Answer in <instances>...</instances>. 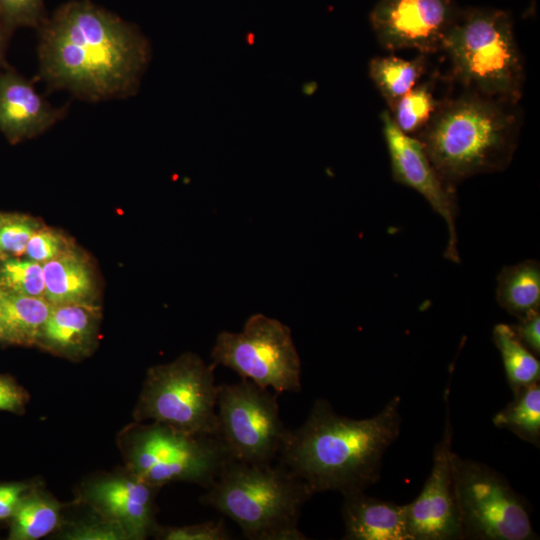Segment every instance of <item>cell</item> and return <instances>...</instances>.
I'll return each instance as SVG.
<instances>
[{"instance_id": "cell-1", "label": "cell", "mask_w": 540, "mask_h": 540, "mask_svg": "<svg viewBox=\"0 0 540 540\" xmlns=\"http://www.w3.org/2000/svg\"><path fill=\"white\" fill-rule=\"evenodd\" d=\"M41 28L40 72L52 87L90 101L136 91L151 51L130 24L90 2L74 1Z\"/></svg>"}, {"instance_id": "cell-2", "label": "cell", "mask_w": 540, "mask_h": 540, "mask_svg": "<svg viewBox=\"0 0 540 540\" xmlns=\"http://www.w3.org/2000/svg\"><path fill=\"white\" fill-rule=\"evenodd\" d=\"M401 397L365 419L338 414L326 399H316L304 423L289 430L279 464L315 494L365 491L381 476L383 457L400 434Z\"/></svg>"}, {"instance_id": "cell-3", "label": "cell", "mask_w": 540, "mask_h": 540, "mask_svg": "<svg viewBox=\"0 0 540 540\" xmlns=\"http://www.w3.org/2000/svg\"><path fill=\"white\" fill-rule=\"evenodd\" d=\"M521 125L519 104L462 90L444 99L415 138L443 181L456 190L472 176L505 170Z\"/></svg>"}, {"instance_id": "cell-4", "label": "cell", "mask_w": 540, "mask_h": 540, "mask_svg": "<svg viewBox=\"0 0 540 540\" xmlns=\"http://www.w3.org/2000/svg\"><path fill=\"white\" fill-rule=\"evenodd\" d=\"M311 489L281 464L230 460L201 496L231 518L250 540H305L298 528Z\"/></svg>"}, {"instance_id": "cell-5", "label": "cell", "mask_w": 540, "mask_h": 540, "mask_svg": "<svg viewBox=\"0 0 540 540\" xmlns=\"http://www.w3.org/2000/svg\"><path fill=\"white\" fill-rule=\"evenodd\" d=\"M442 52L450 63V81L462 90L519 104L525 69L508 12L459 9Z\"/></svg>"}, {"instance_id": "cell-6", "label": "cell", "mask_w": 540, "mask_h": 540, "mask_svg": "<svg viewBox=\"0 0 540 540\" xmlns=\"http://www.w3.org/2000/svg\"><path fill=\"white\" fill-rule=\"evenodd\" d=\"M119 441L126 469L158 489L174 482L207 489L233 459L219 435L186 433L158 422H136Z\"/></svg>"}, {"instance_id": "cell-7", "label": "cell", "mask_w": 540, "mask_h": 540, "mask_svg": "<svg viewBox=\"0 0 540 540\" xmlns=\"http://www.w3.org/2000/svg\"><path fill=\"white\" fill-rule=\"evenodd\" d=\"M214 369L191 352L151 367L133 413L136 422L150 420L186 433L218 435Z\"/></svg>"}, {"instance_id": "cell-8", "label": "cell", "mask_w": 540, "mask_h": 540, "mask_svg": "<svg viewBox=\"0 0 540 540\" xmlns=\"http://www.w3.org/2000/svg\"><path fill=\"white\" fill-rule=\"evenodd\" d=\"M454 491L463 539L533 540L522 497L491 467L452 452Z\"/></svg>"}, {"instance_id": "cell-9", "label": "cell", "mask_w": 540, "mask_h": 540, "mask_svg": "<svg viewBox=\"0 0 540 540\" xmlns=\"http://www.w3.org/2000/svg\"><path fill=\"white\" fill-rule=\"evenodd\" d=\"M211 358L214 366L223 365L277 394L301 390V361L291 330L263 314L250 316L239 333L220 332Z\"/></svg>"}, {"instance_id": "cell-10", "label": "cell", "mask_w": 540, "mask_h": 540, "mask_svg": "<svg viewBox=\"0 0 540 540\" xmlns=\"http://www.w3.org/2000/svg\"><path fill=\"white\" fill-rule=\"evenodd\" d=\"M277 393L241 378L218 385V435L234 460L271 464L289 433L280 417Z\"/></svg>"}, {"instance_id": "cell-11", "label": "cell", "mask_w": 540, "mask_h": 540, "mask_svg": "<svg viewBox=\"0 0 540 540\" xmlns=\"http://www.w3.org/2000/svg\"><path fill=\"white\" fill-rule=\"evenodd\" d=\"M458 12L453 0H379L369 19L384 49L430 55L442 52Z\"/></svg>"}, {"instance_id": "cell-12", "label": "cell", "mask_w": 540, "mask_h": 540, "mask_svg": "<svg viewBox=\"0 0 540 540\" xmlns=\"http://www.w3.org/2000/svg\"><path fill=\"white\" fill-rule=\"evenodd\" d=\"M445 404V428L433 451L432 469L417 498L405 504L411 540L463 539L452 471L449 387L445 391Z\"/></svg>"}, {"instance_id": "cell-13", "label": "cell", "mask_w": 540, "mask_h": 540, "mask_svg": "<svg viewBox=\"0 0 540 540\" xmlns=\"http://www.w3.org/2000/svg\"><path fill=\"white\" fill-rule=\"evenodd\" d=\"M393 179L420 193L447 224L448 243L444 256L458 263L456 190L449 187L428 159L420 141L402 132L386 109L380 115Z\"/></svg>"}, {"instance_id": "cell-14", "label": "cell", "mask_w": 540, "mask_h": 540, "mask_svg": "<svg viewBox=\"0 0 540 540\" xmlns=\"http://www.w3.org/2000/svg\"><path fill=\"white\" fill-rule=\"evenodd\" d=\"M158 488L126 469L85 484L82 499L92 510L119 525L128 539L142 540L154 535L156 523L155 497Z\"/></svg>"}, {"instance_id": "cell-15", "label": "cell", "mask_w": 540, "mask_h": 540, "mask_svg": "<svg viewBox=\"0 0 540 540\" xmlns=\"http://www.w3.org/2000/svg\"><path fill=\"white\" fill-rule=\"evenodd\" d=\"M62 115L22 76L12 71L0 74V131L11 143L43 133Z\"/></svg>"}, {"instance_id": "cell-16", "label": "cell", "mask_w": 540, "mask_h": 540, "mask_svg": "<svg viewBox=\"0 0 540 540\" xmlns=\"http://www.w3.org/2000/svg\"><path fill=\"white\" fill-rule=\"evenodd\" d=\"M99 321L94 303L53 305L36 345L67 359L83 358L93 349Z\"/></svg>"}, {"instance_id": "cell-17", "label": "cell", "mask_w": 540, "mask_h": 540, "mask_svg": "<svg viewBox=\"0 0 540 540\" xmlns=\"http://www.w3.org/2000/svg\"><path fill=\"white\" fill-rule=\"evenodd\" d=\"M344 540H411L405 504L358 491L343 495Z\"/></svg>"}, {"instance_id": "cell-18", "label": "cell", "mask_w": 540, "mask_h": 540, "mask_svg": "<svg viewBox=\"0 0 540 540\" xmlns=\"http://www.w3.org/2000/svg\"><path fill=\"white\" fill-rule=\"evenodd\" d=\"M44 298L52 305L94 303L95 280L88 260L75 247L42 264Z\"/></svg>"}, {"instance_id": "cell-19", "label": "cell", "mask_w": 540, "mask_h": 540, "mask_svg": "<svg viewBox=\"0 0 540 540\" xmlns=\"http://www.w3.org/2000/svg\"><path fill=\"white\" fill-rule=\"evenodd\" d=\"M2 291L0 342L19 346L36 345L53 305L43 297Z\"/></svg>"}, {"instance_id": "cell-20", "label": "cell", "mask_w": 540, "mask_h": 540, "mask_svg": "<svg viewBox=\"0 0 540 540\" xmlns=\"http://www.w3.org/2000/svg\"><path fill=\"white\" fill-rule=\"evenodd\" d=\"M496 299L517 319L540 310L539 262L529 259L502 268L497 276Z\"/></svg>"}, {"instance_id": "cell-21", "label": "cell", "mask_w": 540, "mask_h": 540, "mask_svg": "<svg viewBox=\"0 0 540 540\" xmlns=\"http://www.w3.org/2000/svg\"><path fill=\"white\" fill-rule=\"evenodd\" d=\"M428 55L419 54L411 60L389 56L373 57L368 73L375 87L391 110L397 101L428 73Z\"/></svg>"}, {"instance_id": "cell-22", "label": "cell", "mask_w": 540, "mask_h": 540, "mask_svg": "<svg viewBox=\"0 0 540 540\" xmlns=\"http://www.w3.org/2000/svg\"><path fill=\"white\" fill-rule=\"evenodd\" d=\"M10 519L9 539H40L60 526L61 504L44 491L31 489Z\"/></svg>"}, {"instance_id": "cell-23", "label": "cell", "mask_w": 540, "mask_h": 540, "mask_svg": "<svg viewBox=\"0 0 540 540\" xmlns=\"http://www.w3.org/2000/svg\"><path fill=\"white\" fill-rule=\"evenodd\" d=\"M425 76L388 110L396 126L412 137H416L426 127L448 96L437 95V84L442 75L435 72Z\"/></svg>"}, {"instance_id": "cell-24", "label": "cell", "mask_w": 540, "mask_h": 540, "mask_svg": "<svg viewBox=\"0 0 540 540\" xmlns=\"http://www.w3.org/2000/svg\"><path fill=\"white\" fill-rule=\"evenodd\" d=\"M492 338L500 352L510 389L513 394L533 383L540 382L538 358L519 340L511 325L494 326Z\"/></svg>"}, {"instance_id": "cell-25", "label": "cell", "mask_w": 540, "mask_h": 540, "mask_svg": "<svg viewBox=\"0 0 540 540\" xmlns=\"http://www.w3.org/2000/svg\"><path fill=\"white\" fill-rule=\"evenodd\" d=\"M513 395V400L493 416V424L539 447L540 382L524 387Z\"/></svg>"}, {"instance_id": "cell-26", "label": "cell", "mask_w": 540, "mask_h": 540, "mask_svg": "<svg viewBox=\"0 0 540 540\" xmlns=\"http://www.w3.org/2000/svg\"><path fill=\"white\" fill-rule=\"evenodd\" d=\"M0 288L13 294L44 298L42 264L21 257L0 259Z\"/></svg>"}, {"instance_id": "cell-27", "label": "cell", "mask_w": 540, "mask_h": 540, "mask_svg": "<svg viewBox=\"0 0 540 540\" xmlns=\"http://www.w3.org/2000/svg\"><path fill=\"white\" fill-rule=\"evenodd\" d=\"M40 227H42L41 224L30 216L2 213L0 259L23 256L28 241Z\"/></svg>"}, {"instance_id": "cell-28", "label": "cell", "mask_w": 540, "mask_h": 540, "mask_svg": "<svg viewBox=\"0 0 540 540\" xmlns=\"http://www.w3.org/2000/svg\"><path fill=\"white\" fill-rule=\"evenodd\" d=\"M74 248L60 232L40 227L30 238L25 250L27 259L44 264Z\"/></svg>"}, {"instance_id": "cell-29", "label": "cell", "mask_w": 540, "mask_h": 540, "mask_svg": "<svg viewBox=\"0 0 540 540\" xmlns=\"http://www.w3.org/2000/svg\"><path fill=\"white\" fill-rule=\"evenodd\" d=\"M0 21L5 28L41 27L45 22L43 0H0Z\"/></svg>"}, {"instance_id": "cell-30", "label": "cell", "mask_w": 540, "mask_h": 540, "mask_svg": "<svg viewBox=\"0 0 540 540\" xmlns=\"http://www.w3.org/2000/svg\"><path fill=\"white\" fill-rule=\"evenodd\" d=\"M96 513V512H95ZM70 540H127L123 529L98 513L90 520H81L69 524L62 534Z\"/></svg>"}, {"instance_id": "cell-31", "label": "cell", "mask_w": 540, "mask_h": 540, "mask_svg": "<svg viewBox=\"0 0 540 540\" xmlns=\"http://www.w3.org/2000/svg\"><path fill=\"white\" fill-rule=\"evenodd\" d=\"M154 536L164 540H229L231 539L225 523L208 521L186 526L158 527Z\"/></svg>"}, {"instance_id": "cell-32", "label": "cell", "mask_w": 540, "mask_h": 540, "mask_svg": "<svg viewBox=\"0 0 540 540\" xmlns=\"http://www.w3.org/2000/svg\"><path fill=\"white\" fill-rule=\"evenodd\" d=\"M29 401L28 392L12 377L0 375V411L23 413Z\"/></svg>"}, {"instance_id": "cell-33", "label": "cell", "mask_w": 540, "mask_h": 540, "mask_svg": "<svg viewBox=\"0 0 540 540\" xmlns=\"http://www.w3.org/2000/svg\"><path fill=\"white\" fill-rule=\"evenodd\" d=\"M519 340L537 357L540 355V310L511 325Z\"/></svg>"}, {"instance_id": "cell-34", "label": "cell", "mask_w": 540, "mask_h": 540, "mask_svg": "<svg viewBox=\"0 0 540 540\" xmlns=\"http://www.w3.org/2000/svg\"><path fill=\"white\" fill-rule=\"evenodd\" d=\"M30 490V486L22 482L0 484V520L10 519Z\"/></svg>"}, {"instance_id": "cell-35", "label": "cell", "mask_w": 540, "mask_h": 540, "mask_svg": "<svg viewBox=\"0 0 540 540\" xmlns=\"http://www.w3.org/2000/svg\"><path fill=\"white\" fill-rule=\"evenodd\" d=\"M5 29L6 28L0 21V64L3 58V50H4V43H5Z\"/></svg>"}, {"instance_id": "cell-36", "label": "cell", "mask_w": 540, "mask_h": 540, "mask_svg": "<svg viewBox=\"0 0 540 540\" xmlns=\"http://www.w3.org/2000/svg\"><path fill=\"white\" fill-rule=\"evenodd\" d=\"M2 299H3V291L0 288V331H1V319H2Z\"/></svg>"}, {"instance_id": "cell-37", "label": "cell", "mask_w": 540, "mask_h": 540, "mask_svg": "<svg viewBox=\"0 0 540 540\" xmlns=\"http://www.w3.org/2000/svg\"><path fill=\"white\" fill-rule=\"evenodd\" d=\"M2 213H0V219H1Z\"/></svg>"}]
</instances>
